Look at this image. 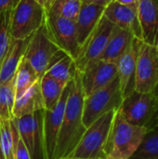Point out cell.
<instances>
[{
	"label": "cell",
	"mask_w": 158,
	"mask_h": 159,
	"mask_svg": "<svg viewBox=\"0 0 158 159\" xmlns=\"http://www.w3.org/2000/svg\"><path fill=\"white\" fill-rule=\"evenodd\" d=\"M84 100L85 93L82 87L81 75L76 70L72 80L70 94L66 102L54 159L67 158L83 137L87 129L82 119Z\"/></svg>",
	"instance_id": "6da1fadb"
},
{
	"label": "cell",
	"mask_w": 158,
	"mask_h": 159,
	"mask_svg": "<svg viewBox=\"0 0 158 159\" xmlns=\"http://www.w3.org/2000/svg\"><path fill=\"white\" fill-rule=\"evenodd\" d=\"M147 133L146 129L129 123L117 109L106 146L105 159H129Z\"/></svg>",
	"instance_id": "7a4b0ae2"
},
{
	"label": "cell",
	"mask_w": 158,
	"mask_h": 159,
	"mask_svg": "<svg viewBox=\"0 0 158 159\" xmlns=\"http://www.w3.org/2000/svg\"><path fill=\"white\" fill-rule=\"evenodd\" d=\"M118 110L134 126L148 132L158 129V99L154 91L145 93L133 90L123 98Z\"/></svg>",
	"instance_id": "3957f363"
},
{
	"label": "cell",
	"mask_w": 158,
	"mask_h": 159,
	"mask_svg": "<svg viewBox=\"0 0 158 159\" xmlns=\"http://www.w3.org/2000/svg\"><path fill=\"white\" fill-rule=\"evenodd\" d=\"M117 109L112 110L91 124L85 131L77 146L68 157L105 159L106 146Z\"/></svg>",
	"instance_id": "277c9868"
},
{
	"label": "cell",
	"mask_w": 158,
	"mask_h": 159,
	"mask_svg": "<svg viewBox=\"0 0 158 159\" xmlns=\"http://www.w3.org/2000/svg\"><path fill=\"white\" fill-rule=\"evenodd\" d=\"M122 100L117 76L106 87L86 96L82 117L85 128L88 129L106 113L118 109Z\"/></svg>",
	"instance_id": "5b68a950"
},
{
	"label": "cell",
	"mask_w": 158,
	"mask_h": 159,
	"mask_svg": "<svg viewBox=\"0 0 158 159\" xmlns=\"http://www.w3.org/2000/svg\"><path fill=\"white\" fill-rule=\"evenodd\" d=\"M46 10L34 0H20L12 10L10 31L13 39L29 38L45 20Z\"/></svg>",
	"instance_id": "8992f818"
},
{
	"label": "cell",
	"mask_w": 158,
	"mask_h": 159,
	"mask_svg": "<svg viewBox=\"0 0 158 159\" xmlns=\"http://www.w3.org/2000/svg\"><path fill=\"white\" fill-rule=\"evenodd\" d=\"M58 50L59 48L49 38L43 24L28 38L23 58L31 64L41 79Z\"/></svg>",
	"instance_id": "52a82bcc"
},
{
	"label": "cell",
	"mask_w": 158,
	"mask_h": 159,
	"mask_svg": "<svg viewBox=\"0 0 158 159\" xmlns=\"http://www.w3.org/2000/svg\"><path fill=\"white\" fill-rule=\"evenodd\" d=\"M158 85V50L156 46L140 41L135 73V89L153 92Z\"/></svg>",
	"instance_id": "ba28073f"
},
{
	"label": "cell",
	"mask_w": 158,
	"mask_h": 159,
	"mask_svg": "<svg viewBox=\"0 0 158 159\" xmlns=\"http://www.w3.org/2000/svg\"><path fill=\"white\" fill-rule=\"evenodd\" d=\"M44 26L56 47L75 60L80 51L74 20L46 12Z\"/></svg>",
	"instance_id": "9c48e42d"
},
{
	"label": "cell",
	"mask_w": 158,
	"mask_h": 159,
	"mask_svg": "<svg viewBox=\"0 0 158 159\" xmlns=\"http://www.w3.org/2000/svg\"><path fill=\"white\" fill-rule=\"evenodd\" d=\"M114 26L115 25L104 16L102 17L95 29L81 46L79 54L74 60L76 70L79 73L83 72L89 62L101 59L111 36Z\"/></svg>",
	"instance_id": "30bf717a"
},
{
	"label": "cell",
	"mask_w": 158,
	"mask_h": 159,
	"mask_svg": "<svg viewBox=\"0 0 158 159\" xmlns=\"http://www.w3.org/2000/svg\"><path fill=\"white\" fill-rule=\"evenodd\" d=\"M72 80L65 86L62 94L55 107L51 110L44 109L43 111L44 159H54L56 144L63 118L65 105L72 87Z\"/></svg>",
	"instance_id": "8fae6325"
},
{
	"label": "cell",
	"mask_w": 158,
	"mask_h": 159,
	"mask_svg": "<svg viewBox=\"0 0 158 159\" xmlns=\"http://www.w3.org/2000/svg\"><path fill=\"white\" fill-rule=\"evenodd\" d=\"M80 75L86 97L106 87L116 78V63L99 59L89 62Z\"/></svg>",
	"instance_id": "7c38bea8"
},
{
	"label": "cell",
	"mask_w": 158,
	"mask_h": 159,
	"mask_svg": "<svg viewBox=\"0 0 158 159\" xmlns=\"http://www.w3.org/2000/svg\"><path fill=\"white\" fill-rule=\"evenodd\" d=\"M140 41L141 40L135 38L129 48L125 51V53L115 62L117 68L119 89L122 99L130 94L135 89L136 60Z\"/></svg>",
	"instance_id": "4fadbf2b"
},
{
	"label": "cell",
	"mask_w": 158,
	"mask_h": 159,
	"mask_svg": "<svg viewBox=\"0 0 158 159\" xmlns=\"http://www.w3.org/2000/svg\"><path fill=\"white\" fill-rule=\"evenodd\" d=\"M137 16L142 41L156 47L158 40V0H138Z\"/></svg>",
	"instance_id": "5bb4252c"
},
{
	"label": "cell",
	"mask_w": 158,
	"mask_h": 159,
	"mask_svg": "<svg viewBox=\"0 0 158 159\" xmlns=\"http://www.w3.org/2000/svg\"><path fill=\"white\" fill-rule=\"evenodd\" d=\"M103 16L115 26L130 31L137 39L142 41L137 7L122 5L113 0L105 7Z\"/></svg>",
	"instance_id": "9a60e30c"
},
{
	"label": "cell",
	"mask_w": 158,
	"mask_h": 159,
	"mask_svg": "<svg viewBox=\"0 0 158 159\" xmlns=\"http://www.w3.org/2000/svg\"><path fill=\"white\" fill-rule=\"evenodd\" d=\"M104 8L102 6L82 3L78 16L74 20L76 38L80 48L103 16Z\"/></svg>",
	"instance_id": "2e32d148"
},
{
	"label": "cell",
	"mask_w": 158,
	"mask_h": 159,
	"mask_svg": "<svg viewBox=\"0 0 158 159\" xmlns=\"http://www.w3.org/2000/svg\"><path fill=\"white\" fill-rule=\"evenodd\" d=\"M26 39H13L0 64V85L13 79L23 58L27 44Z\"/></svg>",
	"instance_id": "e0dca14e"
},
{
	"label": "cell",
	"mask_w": 158,
	"mask_h": 159,
	"mask_svg": "<svg viewBox=\"0 0 158 159\" xmlns=\"http://www.w3.org/2000/svg\"><path fill=\"white\" fill-rule=\"evenodd\" d=\"M135 38L136 37L130 31L114 26L111 36L101 57V60L115 63L129 48Z\"/></svg>",
	"instance_id": "ac0fdd59"
},
{
	"label": "cell",
	"mask_w": 158,
	"mask_h": 159,
	"mask_svg": "<svg viewBox=\"0 0 158 159\" xmlns=\"http://www.w3.org/2000/svg\"><path fill=\"white\" fill-rule=\"evenodd\" d=\"M45 109V104L40 89V81L31 87L19 99L15 100L13 106V117L20 118L34 115L35 112Z\"/></svg>",
	"instance_id": "d6986e66"
},
{
	"label": "cell",
	"mask_w": 158,
	"mask_h": 159,
	"mask_svg": "<svg viewBox=\"0 0 158 159\" xmlns=\"http://www.w3.org/2000/svg\"><path fill=\"white\" fill-rule=\"evenodd\" d=\"M75 73L76 67L74 60L62 50L59 49L54 54L45 75L67 85L74 78Z\"/></svg>",
	"instance_id": "ffe728a7"
},
{
	"label": "cell",
	"mask_w": 158,
	"mask_h": 159,
	"mask_svg": "<svg viewBox=\"0 0 158 159\" xmlns=\"http://www.w3.org/2000/svg\"><path fill=\"white\" fill-rule=\"evenodd\" d=\"M15 81V100L19 99L35 83L40 81L36 72L31 64L22 58L14 76Z\"/></svg>",
	"instance_id": "44dd1931"
},
{
	"label": "cell",
	"mask_w": 158,
	"mask_h": 159,
	"mask_svg": "<svg viewBox=\"0 0 158 159\" xmlns=\"http://www.w3.org/2000/svg\"><path fill=\"white\" fill-rule=\"evenodd\" d=\"M66 85L53 79L47 75H43L40 79V89L43 97L45 110H51L59 102Z\"/></svg>",
	"instance_id": "7402d4cb"
},
{
	"label": "cell",
	"mask_w": 158,
	"mask_h": 159,
	"mask_svg": "<svg viewBox=\"0 0 158 159\" xmlns=\"http://www.w3.org/2000/svg\"><path fill=\"white\" fill-rule=\"evenodd\" d=\"M17 128L20 139L26 145L32 159H35V149H34V116H25L20 118H16Z\"/></svg>",
	"instance_id": "603a6c76"
},
{
	"label": "cell",
	"mask_w": 158,
	"mask_h": 159,
	"mask_svg": "<svg viewBox=\"0 0 158 159\" xmlns=\"http://www.w3.org/2000/svg\"><path fill=\"white\" fill-rule=\"evenodd\" d=\"M15 102V81L0 85V119L11 120L13 118V106Z\"/></svg>",
	"instance_id": "cb8c5ba5"
},
{
	"label": "cell",
	"mask_w": 158,
	"mask_h": 159,
	"mask_svg": "<svg viewBox=\"0 0 158 159\" xmlns=\"http://www.w3.org/2000/svg\"><path fill=\"white\" fill-rule=\"evenodd\" d=\"M81 6V0H53L47 12L74 21L78 16Z\"/></svg>",
	"instance_id": "d4e9b609"
},
{
	"label": "cell",
	"mask_w": 158,
	"mask_h": 159,
	"mask_svg": "<svg viewBox=\"0 0 158 159\" xmlns=\"http://www.w3.org/2000/svg\"><path fill=\"white\" fill-rule=\"evenodd\" d=\"M129 159H158V130L146 134L139 148Z\"/></svg>",
	"instance_id": "484cf974"
},
{
	"label": "cell",
	"mask_w": 158,
	"mask_h": 159,
	"mask_svg": "<svg viewBox=\"0 0 158 159\" xmlns=\"http://www.w3.org/2000/svg\"><path fill=\"white\" fill-rule=\"evenodd\" d=\"M12 10L13 9H7L0 12V64L12 41L10 31Z\"/></svg>",
	"instance_id": "4316f807"
},
{
	"label": "cell",
	"mask_w": 158,
	"mask_h": 159,
	"mask_svg": "<svg viewBox=\"0 0 158 159\" xmlns=\"http://www.w3.org/2000/svg\"><path fill=\"white\" fill-rule=\"evenodd\" d=\"M15 158L16 159H32L31 155L24 144L23 141L20 139V135L17 140V145H16V150H15Z\"/></svg>",
	"instance_id": "83f0119b"
},
{
	"label": "cell",
	"mask_w": 158,
	"mask_h": 159,
	"mask_svg": "<svg viewBox=\"0 0 158 159\" xmlns=\"http://www.w3.org/2000/svg\"><path fill=\"white\" fill-rule=\"evenodd\" d=\"M20 0H0V12L7 9H13Z\"/></svg>",
	"instance_id": "f1b7e54d"
},
{
	"label": "cell",
	"mask_w": 158,
	"mask_h": 159,
	"mask_svg": "<svg viewBox=\"0 0 158 159\" xmlns=\"http://www.w3.org/2000/svg\"><path fill=\"white\" fill-rule=\"evenodd\" d=\"M113 0H81L82 3L85 4H93V5H98V6H102V7H106L107 5H109Z\"/></svg>",
	"instance_id": "f546056e"
},
{
	"label": "cell",
	"mask_w": 158,
	"mask_h": 159,
	"mask_svg": "<svg viewBox=\"0 0 158 159\" xmlns=\"http://www.w3.org/2000/svg\"><path fill=\"white\" fill-rule=\"evenodd\" d=\"M34 1L36 2V3H38L41 7H43L44 9L46 10V12L48 11L49 7H50L51 4L53 2V0H34Z\"/></svg>",
	"instance_id": "4dcf8cb0"
},
{
	"label": "cell",
	"mask_w": 158,
	"mask_h": 159,
	"mask_svg": "<svg viewBox=\"0 0 158 159\" xmlns=\"http://www.w3.org/2000/svg\"><path fill=\"white\" fill-rule=\"evenodd\" d=\"M122 5H126V6H129V7H137V2L138 0H115Z\"/></svg>",
	"instance_id": "1f68e13d"
},
{
	"label": "cell",
	"mask_w": 158,
	"mask_h": 159,
	"mask_svg": "<svg viewBox=\"0 0 158 159\" xmlns=\"http://www.w3.org/2000/svg\"><path fill=\"white\" fill-rule=\"evenodd\" d=\"M154 93L156 95V97H157V99H158V85L156 86V88L155 89V90H154Z\"/></svg>",
	"instance_id": "d6a6232c"
},
{
	"label": "cell",
	"mask_w": 158,
	"mask_h": 159,
	"mask_svg": "<svg viewBox=\"0 0 158 159\" xmlns=\"http://www.w3.org/2000/svg\"><path fill=\"white\" fill-rule=\"evenodd\" d=\"M63 159H85V158H78V157H67V158Z\"/></svg>",
	"instance_id": "836d02e7"
},
{
	"label": "cell",
	"mask_w": 158,
	"mask_h": 159,
	"mask_svg": "<svg viewBox=\"0 0 158 159\" xmlns=\"http://www.w3.org/2000/svg\"><path fill=\"white\" fill-rule=\"evenodd\" d=\"M156 48H157V50H158V40H157V45H156Z\"/></svg>",
	"instance_id": "e575fe53"
}]
</instances>
